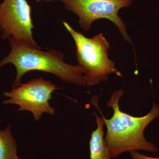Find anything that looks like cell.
<instances>
[{"instance_id":"cell-3","label":"cell","mask_w":159,"mask_h":159,"mask_svg":"<svg viewBox=\"0 0 159 159\" xmlns=\"http://www.w3.org/2000/svg\"><path fill=\"white\" fill-rule=\"evenodd\" d=\"M62 23L74 40L77 61L85 69L84 77L88 87L107 81L111 74L122 77L121 72L109 58L110 46L102 33L88 38L76 31L67 22Z\"/></svg>"},{"instance_id":"cell-10","label":"cell","mask_w":159,"mask_h":159,"mask_svg":"<svg viewBox=\"0 0 159 159\" xmlns=\"http://www.w3.org/2000/svg\"><path fill=\"white\" fill-rule=\"evenodd\" d=\"M43 1L45 2H53V1H56V0H43Z\"/></svg>"},{"instance_id":"cell-5","label":"cell","mask_w":159,"mask_h":159,"mask_svg":"<svg viewBox=\"0 0 159 159\" xmlns=\"http://www.w3.org/2000/svg\"><path fill=\"white\" fill-rule=\"evenodd\" d=\"M58 89L56 84L42 77L33 79L4 92V96L9 99L3 103L18 105V111L31 112L34 120L39 121L43 114L54 115V109L49 101L53 98L52 93Z\"/></svg>"},{"instance_id":"cell-4","label":"cell","mask_w":159,"mask_h":159,"mask_svg":"<svg viewBox=\"0 0 159 159\" xmlns=\"http://www.w3.org/2000/svg\"><path fill=\"white\" fill-rule=\"evenodd\" d=\"M68 11L77 15L80 26L88 32L93 23L100 19H106L117 26L123 39L132 44L127 28L119 11L132 5V0H59Z\"/></svg>"},{"instance_id":"cell-1","label":"cell","mask_w":159,"mask_h":159,"mask_svg":"<svg viewBox=\"0 0 159 159\" xmlns=\"http://www.w3.org/2000/svg\"><path fill=\"white\" fill-rule=\"evenodd\" d=\"M123 93V89L115 91L107 101V106L114 111L111 119H106L99 110L107 128L104 142L111 158H116L126 152L144 150L157 152V148L146 140L144 131L149 123L159 117V105L154 102L147 115L133 116L120 109L119 102Z\"/></svg>"},{"instance_id":"cell-9","label":"cell","mask_w":159,"mask_h":159,"mask_svg":"<svg viewBox=\"0 0 159 159\" xmlns=\"http://www.w3.org/2000/svg\"><path fill=\"white\" fill-rule=\"evenodd\" d=\"M131 156L133 159H159V158L153 157L144 155L139 153L137 151L130 152Z\"/></svg>"},{"instance_id":"cell-11","label":"cell","mask_w":159,"mask_h":159,"mask_svg":"<svg viewBox=\"0 0 159 159\" xmlns=\"http://www.w3.org/2000/svg\"><path fill=\"white\" fill-rule=\"evenodd\" d=\"M20 159H21L20 158Z\"/></svg>"},{"instance_id":"cell-8","label":"cell","mask_w":159,"mask_h":159,"mask_svg":"<svg viewBox=\"0 0 159 159\" xmlns=\"http://www.w3.org/2000/svg\"><path fill=\"white\" fill-rule=\"evenodd\" d=\"M0 159H20L17 156V145L11 134V125L0 131Z\"/></svg>"},{"instance_id":"cell-6","label":"cell","mask_w":159,"mask_h":159,"mask_svg":"<svg viewBox=\"0 0 159 159\" xmlns=\"http://www.w3.org/2000/svg\"><path fill=\"white\" fill-rule=\"evenodd\" d=\"M31 9L27 0H4L0 3V31L2 39L12 38L40 48L33 37Z\"/></svg>"},{"instance_id":"cell-2","label":"cell","mask_w":159,"mask_h":159,"mask_svg":"<svg viewBox=\"0 0 159 159\" xmlns=\"http://www.w3.org/2000/svg\"><path fill=\"white\" fill-rule=\"evenodd\" d=\"M11 51L0 61V68L8 63L16 69V75L12 88L21 84L23 76L30 71H40L54 74L67 83L76 85H87L85 69L79 65L73 66L65 61L64 56L60 51L51 49L43 51L32 48L22 42L10 38Z\"/></svg>"},{"instance_id":"cell-7","label":"cell","mask_w":159,"mask_h":159,"mask_svg":"<svg viewBox=\"0 0 159 159\" xmlns=\"http://www.w3.org/2000/svg\"><path fill=\"white\" fill-rule=\"evenodd\" d=\"M95 115L97 127L91 134L89 142L90 159H111L104 142V119L102 115V117H101L97 116L96 113Z\"/></svg>"}]
</instances>
